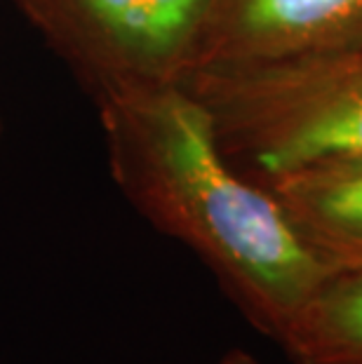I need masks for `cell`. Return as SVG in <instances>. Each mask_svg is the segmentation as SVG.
I'll use <instances>...</instances> for the list:
<instances>
[{"mask_svg": "<svg viewBox=\"0 0 362 364\" xmlns=\"http://www.w3.org/2000/svg\"><path fill=\"white\" fill-rule=\"evenodd\" d=\"M111 179L153 228L212 270L275 346L332 275L264 183L221 149L212 115L167 85L97 104Z\"/></svg>", "mask_w": 362, "mask_h": 364, "instance_id": "1", "label": "cell"}, {"mask_svg": "<svg viewBox=\"0 0 362 364\" xmlns=\"http://www.w3.org/2000/svg\"><path fill=\"white\" fill-rule=\"evenodd\" d=\"M212 115L226 156L264 181L313 162L362 158V38L181 82Z\"/></svg>", "mask_w": 362, "mask_h": 364, "instance_id": "2", "label": "cell"}, {"mask_svg": "<svg viewBox=\"0 0 362 364\" xmlns=\"http://www.w3.org/2000/svg\"><path fill=\"white\" fill-rule=\"evenodd\" d=\"M97 104L181 85L212 0H7Z\"/></svg>", "mask_w": 362, "mask_h": 364, "instance_id": "3", "label": "cell"}, {"mask_svg": "<svg viewBox=\"0 0 362 364\" xmlns=\"http://www.w3.org/2000/svg\"><path fill=\"white\" fill-rule=\"evenodd\" d=\"M362 38V0H212L200 68L320 52Z\"/></svg>", "mask_w": 362, "mask_h": 364, "instance_id": "4", "label": "cell"}, {"mask_svg": "<svg viewBox=\"0 0 362 364\" xmlns=\"http://www.w3.org/2000/svg\"><path fill=\"white\" fill-rule=\"evenodd\" d=\"M259 183L332 273L362 270V158L313 162Z\"/></svg>", "mask_w": 362, "mask_h": 364, "instance_id": "5", "label": "cell"}, {"mask_svg": "<svg viewBox=\"0 0 362 364\" xmlns=\"http://www.w3.org/2000/svg\"><path fill=\"white\" fill-rule=\"evenodd\" d=\"M280 350L289 364H362V270L329 275Z\"/></svg>", "mask_w": 362, "mask_h": 364, "instance_id": "6", "label": "cell"}, {"mask_svg": "<svg viewBox=\"0 0 362 364\" xmlns=\"http://www.w3.org/2000/svg\"><path fill=\"white\" fill-rule=\"evenodd\" d=\"M217 364H264V362H261L257 355L243 350V348H233V350L223 353Z\"/></svg>", "mask_w": 362, "mask_h": 364, "instance_id": "7", "label": "cell"}, {"mask_svg": "<svg viewBox=\"0 0 362 364\" xmlns=\"http://www.w3.org/2000/svg\"><path fill=\"white\" fill-rule=\"evenodd\" d=\"M0 139H3V120H0Z\"/></svg>", "mask_w": 362, "mask_h": 364, "instance_id": "8", "label": "cell"}]
</instances>
